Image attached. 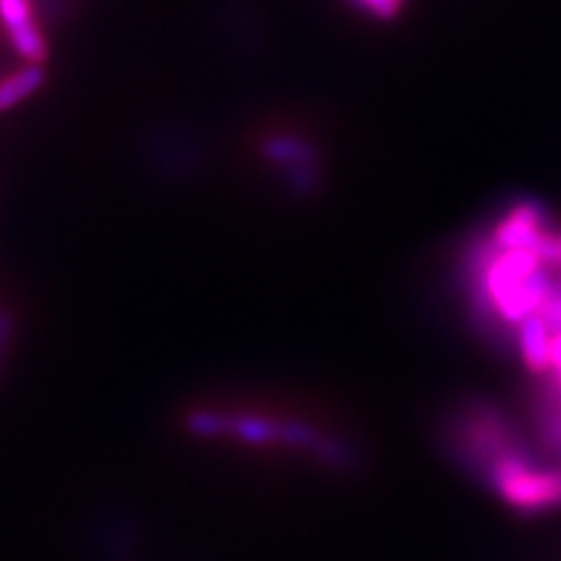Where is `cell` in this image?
Returning a JSON list of instances; mask_svg holds the SVG:
<instances>
[{"mask_svg":"<svg viewBox=\"0 0 561 561\" xmlns=\"http://www.w3.org/2000/svg\"><path fill=\"white\" fill-rule=\"evenodd\" d=\"M482 478L507 507L522 515L561 507V466H542L524 445L499 456Z\"/></svg>","mask_w":561,"mask_h":561,"instance_id":"6da1fadb","label":"cell"},{"mask_svg":"<svg viewBox=\"0 0 561 561\" xmlns=\"http://www.w3.org/2000/svg\"><path fill=\"white\" fill-rule=\"evenodd\" d=\"M0 22L8 28L12 47L28 64H41L47 57L45 38L33 20L31 0H0Z\"/></svg>","mask_w":561,"mask_h":561,"instance_id":"7a4b0ae2","label":"cell"},{"mask_svg":"<svg viewBox=\"0 0 561 561\" xmlns=\"http://www.w3.org/2000/svg\"><path fill=\"white\" fill-rule=\"evenodd\" d=\"M45 82V70L41 64H26L8 78H0V113L14 108L16 103L38 92Z\"/></svg>","mask_w":561,"mask_h":561,"instance_id":"3957f363","label":"cell"},{"mask_svg":"<svg viewBox=\"0 0 561 561\" xmlns=\"http://www.w3.org/2000/svg\"><path fill=\"white\" fill-rule=\"evenodd\" d=\"M548 379H552L561 386V332H554L552 342H550V375H548Z\"/></svg>","mask_w":561,"mask_h":561,"instance_id":"277c9868","label":"cell"},{"mask_svg":"<svg viewBox=\"0 0 561 561\" xmlns=\"http://www.w3.org/2000/svg\"><path fill=\"white\" fill-rule=\"evenodd\" d=\"M358 3H360L363 8L370 10V12L379 14V16H389V14L396 12L400 0H358Z\"/></svg>","mask_w":561,"mask_h":561,"instance_id":"5b68a950","label":"cell"}]
</instances>
